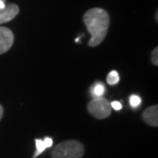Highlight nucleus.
<instances>
[{
	"mask_svg": "<svg viewBox=\"0 0 158 158\" xmlns=\"http://www.w3.org/2000/svg\"><path fill=\"white\" fill-rule=\"evenodd\" d=\"M83 22L88 33H90L91 35L88 41V45L91 47L100 45L108 33L110 25V17L108 12L100 7L90 8L84 14Z\"/></svg>",
	"mask_w": 158,
	"mask_h": 158,
	"instance_id": "nucleus-1",
	"label": "nucleus"
},
{
	"mask_svg": "<svg viewBox=\"0 0 158 158\" xmlns=\"http://www.w3.org/2000/svg\"><path fill=\"white\" fill-rule=\"evenodd\" d=\"M84 146L76 140H68L58 144L52 152V158H81Z\"/></svg>",
	"mask_w": 158,
	"mask_h": 158,
	"instance_id": "nucleus-2",
	"label": "nucleus"
},
{
	"mask_svg": "<svg viewBox=\"0 0 158 158\" xmlns=\"http://www.w3.org/2000/svg\"><path fill=\"white\" fill-rule=\"evenodd\" d=\"M87 110L94 118L105 119L112 112L111 103L103 97H96L88 103Z\"/></svg>",
	"mask_w": 158,
	"mask_h": 158,
	"instance_id": "nucleus-3",
	"label": "nucleus"
},
{
	"mask_svg": "<svg viewBox=\"0 0 158 158\" xmlns=\"http://www.w3.org/2000/svg\"><path fill=\"white\" fill-rule=\"evenodd\" d=\"M15 41L14 33L6 27L0 26V55L5 53L11 48Z\"/></svg>",
	"mask_w": 158,
	"mask_h": 158,
	"instance_id": "nucleus-4",
	"label": "nucleus"
},
{
	"mask_svg": "<svg viewBox=\"0 0 158 158\" xmlns=\"http://www.w3.org/2000/svg\"><path fill=\"white\" fill-rule=\"evenodd\" d=\"M19 12H20V8L15 3L5 5L4 8L0 9V25L12 21L19 15Z\"/></svg>",
	"mask_w": 158,
	"mask_h": 158,
	"instance_id": "nucleus-5",
	"label": "nucleus"
},
{
	"mask_svg": "<svg viewBox=\"0 0 158 158\" xmlns=\"http://www.w3.org/2000/svg\"><path fill=\"white\" fill-rule=\"evenodd\" d=\"M143 120L150 126H158V106H150L143 112Z\"/></svg>",
	"mask_w": 158,
	"mask_h": 158,
	"instance_id": "nucleus-6",
	"label": "nucleus"
},
{
	"mask_svg": "<svg viewBox=\"0 0 158 158\" xmlns=\"http://www.w3.org/2000/svg\"><path fill=\"white\" fill-rule=\"evenodd\" d=\"M35 144H36V152L34 154L33 158H35L43 152L46 148L50 147L52 145V139L50 138H45L44 140H35Z\"/></svg>",
	"mask_w": 158,
	"mask_h": 158,
	"instance_id": "nucleus-7",
	"label": "nucleus"
},
{
	"mask_svg": "<svg viewBox=\"0 0 158 158\" xmlns=\"http://www.w3.org/2000/svg\"><path fill=\"white\" fill-rule=\"evenodd\" d=\"M105 91H106V87L104 86V84L101 83V82H97V83L93 86V88H91V94H94V98L103 97V94H105Z\"/></svg>",
	"mask_w": 158,
	"mask_h": 158,
	"instance_id": "nucleus-8",
	"label": "nucleus"
},
{
	"mask_svg": "<svg viewBox=\"0 0 158 158\" xmlns=\"http://www.w3.org/2000/svg\"><path fill=\"white\" fill-rule=\"evenodd\" d=\"M119 81V75L116 71H111L110 73L108 74L107 76V82L110 84V85H114V84H117Z\"/></svg>",
	"mask_w": 158,
	"mask_h": 158,
	"instance_id": "nucleus-9",
	"label": "nucleus"
},
{
	"mask_svg": "<svg viewBox=\"0 0 158 158\" xmlns=\"http://www.w3.org/2000/svg\"><path fill=\"white\" fill-rule=\"evenodd\" d=\"M129 103H131V106L135 108V107H138L139 105L141 104V98L139 96H135V94H132L129 98Z\"/></svg>",
	"mask_w": 158,
	"mask_h": 158,
	"instance_id": "nucleus-10",
	"label": "nucleus"
},
{
	"mask_svg": "<svg viewBox=\"0 0 158 158\" xmlns=\"http://www.w3.org/2000/svg\"><path fill=\"white\" fill-rule=\"evenodd\" d=\"M151 62H152L153 65L157 66L158 65V48L155 47L153 49L152 53H151Z\"/></svg>",
	"mask_w": 158,
	"mask_h": 158,
	"instance_id": "nucleus-11",
	"label": "nucleus"
},
{
	"mask_svg": "<svg viewBox=\"0 0 158 158\" xmlns=\"http://www.w3.org/2000/svg\"><path fill=\"white\" fill-rule=\"evenodd\" d=\"M111 108L116 110V111H119L122 108V104L120 102H117V101H114V102L111 103Z\"/></svg>",
	"mask_w": 158,
	"mask_h": 158,
	"instance_id": "nucleus-12",
	"label": "nucleus"
},
{
	"mask_svg": "<svg viewBox=\"0 0 158 158\" xmlns=\"http://www.w3.org/2000/svg\"><path fill=\"white\" fill-rule=\"evenodd\" d=\"M4 6H5V3L3 0H0V9H2V8H4Z\"/></svg>",
	"mask_w": 158,
	"mask_h": 158,
	"instance_id": "nucleus-13",
	"label": "nucleus"
},
{
	"mask_svg": "<svg viewBox=\"0 0 158 158\" xmlns=\"http://www.w3.org/2000/svg\"><path fill=\"white\" fill-rule=\"evenodd\" d=\"M2 116H3V107L0 105V120H1Z\"/></svg>",
	"mask_w": 158,
	"mask_h": 158,
	"instance_id": "nucleus-14",
	"label": "nucleus"
}]
</instances>
